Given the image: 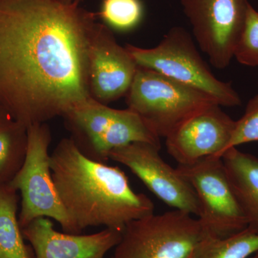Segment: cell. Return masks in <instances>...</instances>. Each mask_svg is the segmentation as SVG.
<instances>
[{"label": "cell", "mask_w": 258, "mask_h": 258, "mask_svg": "<svg viewBox=\"0 0 258 258\" xmlns=\"http://www.w3.org/2000/svg\"><path fill=\"white\" fill-rule=\"evenodd\" d=\"M97 16L60 0H0V116L29 128L92 99Z\"/></svg>", "instance_id": "cell-1"}, {"label": "cell", "mask_w": 258, "mask_h": 258, "mask_svg": "<svg viewBox=\"0 0 258 258\" xmlns=\"http://www.w3.org/2000/svg\"><path fill=\"white\" fill-rule=\"evenodd\" d=\"M50 168L76 234L101 226L123 232L129 222L154 213L151 199L134 191L124 171L86 157L71 138L55 148Z\"/></svg>", "instance_id": "cell-2"}, {"label": "cell", "mask_w": 258, "mask_h": 258, "mask_svg": "<svg viewBox=\"0 0 258 258\" xmlns=\"http://www.w3.org/2000/svg\"><path fill=\"white\" fill-rule=\"evenodd\" d=\"M125 48L140 67L166 77L211 97L220 106H240L242 101L230 83L217 79L203 60L192 37L181 27H174L152 48L127 45Z\"/></svg>", "instance_id": "cell-3"}, {"label": "cell", "mask_w": 258, "mask_h": 258, "mask_svg": "<svg viewBox=\"0 0 258 258\" xmlns=\"http://www.w3.org/2000/svg\"><path fill=\"white\" fill-rule=\"evenodd\" d=\"M71 139L86 157L105 163L113 149L134 142L161 147L160 138L139 114L90 100L62 116Z\"/></svg>", "instance_id": "cell-4"}, {"label": "cell", "mask_w": 258, "mask_h": 258, "mask_svg": "<svg viewBox=\"0 0 258 258\" xmlns=\"http://www.w3.org/2000/svg\"><path fill=\"white\" fill-rule=\"evenodd\" d=\"M128 108L140 115L159 138L210 105L211 97L153 70L138 66L125 95Z\"/></svg>", "instance_id": "cell-5"}, {"label": "cell", "mask_w": 258, "mask_h": 258, "mask_svg": "<svg viewBox=\"0 0 258 258\" xmlns=\"http://www.w3.org/2000/svg\"><path fill=\"white\" fill-rule=\"evenodd\" d=\"M28 149L21 169L10 186L20 191L21 210L19 223L23 229L39 217L52 218L66 233L76 234L57 195L50 168L51 132L45 123L28 128Z\"/></svg>", "instance_id": "cell-6"}, {"label": "cell", "mask_w": 258, "mask_h": 258, "mask_svg": "<svg viewBox=\"0 0 258 258\" xmlns=\"http://www.w3.org/2000/svg\"><path fill=\"white\" fill-rule=\"evenodd\" d=\"M198 218L174 210L129 222L111 258H185L203 237Z\"/></svg>", "instance_id": "cell-7"}, {"label": "cell", "mask_w": 258, "mask_h": 258, "mask_svg": "<svg viewBox=\"0 0 258 258\" xmlns=\"http://www.w3.org/2000/svg\"><path fill=\"white\" fill-rule=\"evenodd\" d=\"M176 169L198 197V219L204 233L225 238L247 228V220L227 179L222 158H204L191 164L177 165Z\"/></svg>", "instance_id": "cell-8"}, {"label": "cell", "mask_w": 258, "mask_h": 258, "mask_svg": "<svg viewBox=\"0 0 258 258\" xmlns=\"http://www.w3.org/2000/svg\"><path fill=\"white\" fill-rule=\"evenodd\" d=\"M181 5L200 48L214 67L226 69L243 30L249 0H181Z\"/></svg>", "instance_id": "cell-9"}, {"label": "cell", "mask_w": 258, "mask_h": 258, "mask_svg": "<svg viewBox=\"0 0 258 258\" xmlns=\"http://www.w3.org/2000/svg\"><path fill=\"white\" fill-rule=\"evenodd\" d=\"M161 147L134 142L113 149L109 159L128 167L161 201L174 210L198 217V197L187 180L161 157Z\"/></svg>", "instance_id": "cell-10"}, {"label": "cell", "mask_w": 258, "mask_h": 258, "mask_svg": "<svg viewBox=\"0 0 258 258\" xmlns=\"http://www.w3.org/2000/svg\"><path fill=\"white\" fill-rule=\"evenodd\" d=\"M138 64L120 46L111 29L98 23L88 48V82L93 99L108 105L125 96Z\"/></svg>", "instance_id": "cell-11"}, {"label": "cell", "mask_w": 258, "mask_h": 258, "mask_svg": "<svg viewBox=\"0 0 258 258\" xmlns=\"http://www.w3.org/2000/svg\"><path fill=\"white\" fill-rule=\"evenodd\" d=\"M218 104L210 105L181 123L166 137L169 155L178 165H188L204 158H221L235 127Z\"/></svg>", "instance_id": "cell-12"}, {"label": "cell", "mask_w": 258, "mask_h": 258, "mask_svg": "<svg viewBox=\"0 0 258 258\" xmlns=\"http://www.w3.org/2000/svg\"><path fill=\"white\" fill-rule=\"evenodd\" d=\"M22 231L35 258H106L122 235V232L109 228L91 235L62 233L47 217L35 219Z\"/></svg>", "instance_id": "cell-13"}, {"label": "cell", "mask_w": 258, "mask_h": 258, "mask_svg": "<svg viewBox=\"0 0 258 258\" xmlns=\"http://www.w3.org/2000/svg\"><path fill=\"white\" fill-rule=\"evenodd\" d=\"M221 158L247 228L258 235V157L232 147Z\"/></svg>", "instance_id": "cell-14"}, {"label": "cell", "mask_w": 258, "mask_h": 258, "mask_svg": "<svg viewBox=\"0 0 258 258\" xmlns=\"http://www.w3.org/2000/svg\"><path fill=\"white\" fill-rule=\"evenodd\" d=\"M18 192L8 184L0 186V258H35L19 223Z\"/></svg>", "instance_id": "cell-15"}, {"label": "cell", "mask_w": 258, "mask_h": 258, "mask_svg": "<svg viewBox=\"0 0 258 258\" xmlns=\"http://www.w3.org/2000/svg\"><path fill=\"white\" fill-rule=\"evenodd\" d=\"M28 128L0 116V186L9 184L21 169L28 149Z\"/></svg>", "instance_id": "cell-16"}, {"label": "cell", "mask_w": 258, "mask_h": 258, "mask_svg": "<svg viewBox=\"0 0 258 258\" xmlns=\"http://www.w3.org/2000/svg\"><path fill=\"white\" fill-rule=\"evenodd\" d=\"M258 252V235L246 228L225 238L203 232L193 249L194 258H248Z\"/></svg>", "instance_id": "cell-17"}, {"label": "cell", "mask_w": 258, "mask_h": 258, "mask_svg": "<svg viewBox=\"0 0 258 258\" xmlns=\"http://www.w3.org/2000/svg\"><path fill=\"white\" fill-rule=\"evenodd\" d=\"M143 15L142 0H103L98 13L105 25L118 31L136 28Z\"/></svg>", "instance_id": "cell-18"}, {"label": "cell", "mask_w": 258, "mask_h": 258, "mask_svg": "<svg viewBox=\"0 0 258 258\" xmlns=\"http://www.w3.org/2000/svg\"><path fill=\"white\" fill-rule=\"evenodd\" d=\"M234 57L244 66H258V12L251 4L243 30L236 45Z\"/></svg>", "instance_id": "cell-19"}, {"label": "cell", "mask_w": 258, "mask_h": 258, "mask_svg": "<svg viewBox=\"0 0 258 258\" xmlns=\"http://www.w3.org/2000/svg\"><path fill=\"white\" fill-rule=\"evenodd\" d=\"M254 142H258V94L249 100L244 115L236 120L235 129L225 152L230 148Z\"/></svg>", "instance_id": "cell-20"}, {"label": "cell", "mask_w": 258, "mask_h": 258, "mask_svg": "<svg viewBox=\"0 0 258 258\" xmlns=\"http://www.w3.org/2000/svg\"><path fill=\"white\" fill-rule=\"evenodd\" d=\"M63 3H69V4H81L83 0H60Z\"/></svg>", "instance_id": "cell-21"}, {"label": "cell", "mask_w": 258, "mask_h": 258, "mask_svg": "<svg viewBox=\"0 0 258 258\" xmlns=\"http://www.w3.org/2000/svg\"><path fill=\"white\" fill-rule=\"evenodd\" d=\"M248 258H258V252H255L252 255L249 256Z\"/></svg>", "instance_id": "cell-22"}, {"label": "cell", "mask_w": 258, "mask_h": 258, "mask_svg": "<svg viewBox=\"0 0 258 258\" xmlns=\"http://www.w3.org/2000/svg\"><path fill=\"white\" fill-rule=\"evenodd\" d=\"M185 258H194L193 257V251L191 252V254H189V255H188L187 257Z\"/></svg>", "instance_id": "cell-23"}]
</instances>
